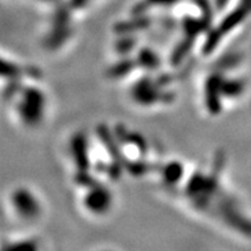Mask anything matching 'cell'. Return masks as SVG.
<instances>
[{
    "mask_svg": "<svg viewBox=\"0 0 251 251\" xmlns=\"http://www.w3.org/2000/svg\"><path fill=\"white\" fill-rule=\"evenodd\" d=\"M101 251H113V250H101Z\"/></svg>",
    "mask_w": 251,
    "mask_h": 251,
    "instance_id": "obj_5",
    "label": "cell"
},
{
    "mask_svg": "<svg viewBox=\"0 0 251 251\" xmlns=\"http://www.w3.org/2000/svg\"><path fill=\"white\" fill-rule=\"evenodd\" d=\"M10 202L16 215L24 221H33L41 214V204L32 192L26 188H18L10 196Z\"/></svg>",
    "mask_w": 251,
    "mask_h": 251,
    "instance_id": "obj_2",
    "label": "cell"
},
{
    "mask_svg": "<svg viewBox=\"0 0 251 251\" xmlns=\"http://www.w3.org/2000/svg\"><path fill=\"white\" fill-rule=\"evenodd\" d=\"M85 209L94 215H104L109 212L112 206V198L110 194L105 190H94L90 191L89 195L85 198Z\"/></svg>",
    "mask_w": 251,
    "mask_h": 251,
    "instance_id": "obj_3",
    "label": "cell"
},
{
    "mask_svg": "<svg viewBox=\"0 0 251 251\" xmlns=\"http://www.w3.org/2000/svg\"><path fill=\"white\" fill-rule=\"evenodd\" d=\"M3 251H40V245L32 238L17 240V241H9L4 245Z\"/></svg>",
    "mask_w": 251,
    "mask_h": 251,
    "instance_id": "obj_4",
    "label": "cell"
},
{
    "mask_svg": "<svg viewBox=\"0 0 251 251\" xmlns=\"http://www.w3.org/2000/svg\"><path fill=\"white\" fill-rule=\"evenodd\" d=\"M17 112L25 125L35 126L43 118L44 108H45V96L39 90L28 89L21 94L20 100L17 104Z\"/></svg>",
    "mask_w": 251,
    "mask_h": 251,
    "instance_id": "obj_1",
    "label": "cell"
}]
</instances>
